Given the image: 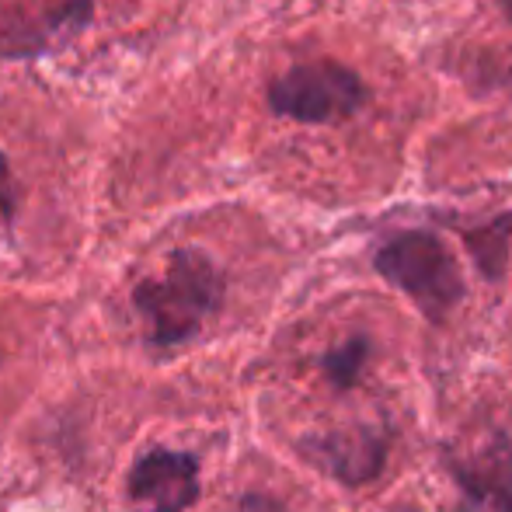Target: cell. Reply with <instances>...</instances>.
Listing matches in <instances>:
<instances>
[{"instance_id":"1","label":"cell","mask_w":512,"mask_h":512,"mask_svg":"<svg viewBox=\"0 0 512 512\" xmlns=\"http://www.w3.org/2000/svg\"><path fill=\"white\" fill-rule=\"evenodd\" d=\"M223 304V276L213 258L182 248L168 258L161 276H147L133 290V307L147 321V338L157 349L185 345Z\"/></svg>"},{"instance_id":"2","label":"cell","mask_w":512,"mask_h":512,"mask_svg":"<svg viewBox=\"0 0 512 512\" xmlns=\"http://www.w3.org/2000/svg\"><path fill=\"white\" fill-rule=\"evenodd\" d=\"M373 269L391 286H398L408 300H415V307L429 321H443L467 293L457 258L432 230H405L380 244V251L373 255Z\"/></svg>"},{"instance_id":"3","label":"cell","mask_w":512,"mask_h":512,"mask_svg":"<svg viewBox=\"0 0 512 512\" xmlns=\"http://www.w3.org/2000/svg\"><path fill=\"white\" fill-rule=\"evenodd\" d=\"M370 88L356 70L335 60H310L290 67L269 84V108L304 126H331L363 112Z\"/></svg>"},{"instance_id":"4","label":"cell","mask_w":512,"mask_h":512,"mask_svg":"<svg viewBox=\"0 0 512 512\" xmlns=\"http://www.w3.org/2000/svg\"><path fill=\"white\" fill-rule=\"evenodd\" d=\"M446 467L467 512H512V439L502 429L446 446Z\"/></svg>"},{"instance_id":"5","label":"cell","mask_w":512,"mask_h":512,"mask_svg":"<svg viewBox=\"0 0 512 512\" xmlns=\"http://www.w3.org/2000/svg\"><path fill=\"white\" fill-rule=\"evenodd\" d=\"M126 488L140 512H185L199 502V460L185 450L154 446L136 457Z\"/></svg>"},{"instance_id":"6","label":"cell","mask_w":512,"mask_h":512,"mask_svg":"<svg viewBox=\"0 0 512 512\" xmlns=\"http://www.w3.org/2000/svg\"><path fill=\"white\" fill-rule=\"evenodd\" d=\"M300 453L342 485H370L387 467V436L377 425H349L300 439Z\"/></svg>"},{"instance_id":"7","label":"cell","mask_w":512,"mask_h":512,"mask_svg":"<svg viewBox=\"0 0 512 512\" xmlns=\"http://www.w3.org/2000/svg\"><path fill=\"white\" fill-rule=\"evenodd\" d=\"M460 234H464V244H467V251H471L481 276L499 283V279L506 276V265H509L512 213L495 216V220L481 223V227H467V230H460Z\"/></svg>"},{"instance_id":"8","label":"cell","mask_w":512,"mask_h":512,"mask_svg":"<svg viewBox=\"0 0 512 512\" xmlns=\"http://www.w3.org/2000/svg\"><path fill=\"white\" fill-rule=\"evenodd\" d=\"M370 359H373V342L366 335H352V338H345L342 345L324 352L321 373L335 391H349V387L359 384V377H363Z\"/></svg>"},{"instance_id":"9","label":"cell","mask_w":512,"mask_h":512,"mask_svg":"<svg viewBox=\"0 0 512 512\" xmlns=\"http://www.w3.org/2000/svg\"><path fill=\"white\" fill-rule=\"evenodd\" d=\"M237 512H286L283 506H276V502L262 499V495H248V499L237 506Z\"/></svg>"},{"instance_id":"10","label":"cell","mask_w":512,"mask_h":512,"mask_svg":"<svg viewBox=\"0 0 512 512\" xmlns=\"http://www.w3.org/2000/svg\"><path fill=\"white\" fill-rule=\"evenodd\" d=\"M495 4H499V7H502V11H506V14H509V18H512V0H495Z\"/></svg>"}]
</instances>
